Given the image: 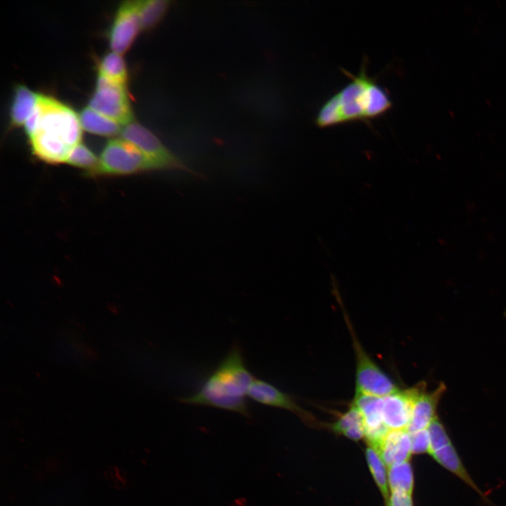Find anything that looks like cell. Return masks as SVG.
Segmentation results:
<instances>
[{
  "mask_svg": "<svg viewBox=\"0 0 506 506\" xmlns=\"http://www.w3.org/2000/svg\"><path fill=\"white\" fill-rule=\"evenodd\" d=\"M138 6L139 1H125L119 6L108 33L112 51L122 56L141 30Z\"/></svg>",
  "mask_w": 506,
  "mask_h": 506,
  "instance_id": "8",
  "label": "cell"
},
{
  "mask_svg": "<svg viewBox=\"0 0 506 506\" xmlns=\"http://www.w3.org/2000/svg\"><path fill=\"white\" fill-rule=\"evenodd\" d=\"M65 163L86 169V174H90L96 168L98 159L88 147L80 143L70 151Z\"/></svg>",
  "mask_w": 506,
  "mask_h": 506,
  "instance_id": "22",
  "label": "cell"
},
{
  "mask_svg": "<svg viewBox=\"0 0 506 506\" xmlns=\"http://www.w3.org/2000/svg\"><path fill=\"white\" fill-rule=\"evenodd\" d=\"M24 128L32 154L46 163H65L70 151L81 143L79 115L51 96L39 95Z\"/></svg>",
  "mask_w": 506,
  "mask_h": 506,
  "instance_id": "1",
  "label": "cell"
},
{
  "mask_svg": "<svg viewBox=\"0 0 506 506\" xmlns=\"http://www.w3.org/2000/svg\"><path fill=\"white\" fill-rule=\"evenodd\" d=\"M88 106L124 126L134 121L126 86L100 73Z\"/></svg>",
  "mask_w": 506,
  "mask_h": 506,
  "instance_id": "6",
  "label": "cell"
},
{
  "mask_svg": "<svg viewBox=\"0 0 506 506\" xmlns=\"http://www.w3.org/2000/svg\"><path fill=\"white\" fill-rule=\"evenodd\" d=\"M361 413L365 436L370 446L377 449L390 431L382 415V397L355 394L351 402Z\"/></svg>",
  "mask_w": 506,
  "mask_h": 506,
  "instance_id": "10",
  "label": "cell"
},
{
  "mask_svg": "<svg viewBox=\"0 0 506 506\" xmlns=\"http://www.w3.org/2000/svg\"><path fill=\"white\" fill-rule=\"evenodd\" d=\"M388 482L391 491H403L412 494L413 476L409 461L395 464L388 468Z\"/></svg>",
  "mask_w": 506,
  "mask_h": 506,
  "instance_id": "19",
  "label": "cell"
},
{
  "mask_svg": "<svg viewBox=\"0 0 506 506\" xmlns=\"http://www.w3.org/2000/svg\"><path fill=\"white\" fill-rule=\"evenodd\" d=\"M157 170L137 148L123 139L110 140L103 148L96 168L89 176H126Z\"/></svg>",
  "mask_w": 506,
  "mask_h": 506,
  "instance_id": "4",
  "label": "cell"
},
{
  "mask_svg": "<svg viewBox=\"0 0 506 506\" xmlns=\"http://www.w3.org/2000/svg\"><path fill=\"white\" fill-rule=\"evenodd\" d=\"M121 138L131 143L159 169L188 168L149 129L136 121L122 127Z\"/></svg>",
  "mask_w": 506,
  "mask_h": 506,
  "instance_id": "7",
  "label": "cell"
},
{
  "mask_svg": "<svg viewBox=\"0 0 506 506\" xmlns=\"http://www.w3.org/2000/svg\"><path fill=\"white\" fill-rule=\"evenodd\" d=\"M388 506H413L411 495L399 491H393L389 498Z\"/></svg>",
  "mask_w": 506,
  "mask_h": 506,
  "instance_id": "25",
  "label": "cell"
},
{
  "mask_svg": "<svg viewBox=\"0 0 506 506\" xmlns=\"http://www.w3.org/2000/svg\"><path fill=\"white\" fill-rule=\"evenodd\" d=\"M445 391V386L441 384L435 390L421 391L415 401L410 424L407 429L409 433L427 429L436 419V410L439 401Z\"/></svg>",
  "mask_w": 506,
  "mask_h": 506,
  "instance_id": "12",
  "label": "cell"
},
{
  "mask_svg": "<svg viewBox=\"0 0 506 506\" xmlns=\"http://www.w3.org/2000/svg\"><path fill=\"white\" fill-rule=\"evenodd\" d=\"M248 398L264 406L285 409L304 420L311 417L292 396L265 380L255 379L249 389Z\"/></svg>",
  "mask_w": 506,
  "mask_h": 506,
  "instance_id": "11",
  "label": "cell"
},
{
  "mask_svg": "<svg viewBox=\"0 0 506 506\" xmlns=\"http://www.w3.org/2000/svg\"><path fill=\"white\" fill-rule=\"evenodd\" d=\"M331 429L333 432L354 441L360 440L365 436L363 415L352 403L350 404L349 408L331 424Z\"/></svg>",
  "mask_w": 506,
  "mask_h": 506,
  "instance_id": "16",
  "label": "cell"
},
{
  "mask_svg": "<svg viewBox=\"0 0 506 506\" xmlns=\"http://www.w3.org/2000/svg\"><path fill=\"white\" fill-rule=\"evenodd\" d=\"M98 73L126 86L128 72L124 60L120 54L111 51L104 55L98 64Z\"/></svg>",
  "mask_w": 506,
  "mask_h": 506,
  "instance_id": "18",
  "label": "cell"
},
{
  "mask_svg": "<svg viewBox=\"0 0 506 506\" xmlns=\"http://www.w3.org/2000/svg\"><path fill=\"white\" fill-rule=\"evenodd\" d=\"M167 0L139 1L138 16L141 30L153 27L162 18L167 11Z\"/></svg>",
  "mask_w": 506,
  "mask_h": 506,
  "instance_id": "20",
  "label": "cell"
},
{
  "mask_svg": "<svg viewBox=\"0 0 506 506\" xmlns=\"http://www.w3.org/2000/svg\"><path fill=\"white\" fill-rule=\"evenodd\" d=\"M412 453L428 452L430 447V438L427 429L410 433Z\"/></svg>",
  "mask_w": 506,
  "mask_h": 506,
  "instance_id": "24",
  "label": "cell"
},
{
  "mask_svg": "<svg viewBox=\"0 0 506 506\" xmlns=\"http://www.w3.org/2000/svg\"><path fill=\"white\" fill-rule=\"evenodd\" d=\"M255 379L245 364L240 346L235 343L197 391L178 400L184 404L225 410L249 418L247 398Z\"/></svg>",
  "mask_w": 506,
  "mask_h": 506,
  "instance_id": "2",
  "label": "cell"
},
{
  "mask_svg": "<svg viewBox=\"0 0 506 506\" xmlns=\"http://www.w3.org/2000/svg\"><path fill=\"white\" fill-rule=\"evenodd\" d=\"M351 82L321 106L315 122L320 128L353 121H368L381 116L392 106L387 90L368 76L366 64L356 75L342 70Z\"/></svg>",
  "mask_w": 506,
  "mask_h": 506,
  "instance_id": "3",
  "label": "cell"
},
{
  "mask_svg": "<svg viewBox=\"0 0 506 506\" xmlns=\"http://www.w3.org/2000/svg\"><path fill=\"white\" fill-rule=\"evenodd\" d=\"M425 388L426 384L420 382L382 397L383 420L389 430H407L415 401Z\"/></svg>",
  "mask_w": 506,
  "mask_h": 506,
  "instance_id": "9",
  "label": "cell"
},
{
  "mask_svg": "<svg viewBox=\"0 0 506 506\" xmlns=\"http://www.w3.org/2000/svg\"><path fill=\"white\" fill-rule=\"evenodd\" d=\"M385 465L409 461L411 452V440L407 430H390L376 449Z\"/></svg>",
  "mask_w": 506,
  "mask_h": 506,
  "instance_id": "13",
  "label": "cell"
},
{
  "mask_svg": "<svg viewBox=\"0 0 506 506\" xmlns=\"http://www.w3.org/2000/svg\"><path fill=\"white\" fill-rule=\"evenodd\" d=\"M39 95L24 84L15 86L10 110V128L24 126L37 103Z\"/></svg>",
  "mask_w": 506,
  "mask_h": 506,
  "instance_id": "14",
  "label": "cell"
},
{
  "mask_svg": "<svg viewBox=\"0 0 506 506\" xmlns=\"http://www.w3.org/2000/svg\"><path fill=\"white\" fill-rule=\"evenodd\" d=\"M82 129L101 136H114L120 134L122 125L96 112L89 106L82 109L79 115Z\"/></svg>",
  "mask_w": 506,
  "mask_h": 506,
  "instance_id": "15",
  "label": "cell"
},
{
  "mask_svg": "<svg viewBox=\"0 0 506 506\" xmlns=\"http://www.w3.org/2000/svg\"><path fill=\"white\" fill-rule=\"evenodd\" d=\"M367 462L372 475L377 484L384 498L387 500L388 493V474L387 467L380 457L379 452L373 447L369 446L366 450Z\"/></svg>",
  "mask_w": 506,
  "mask_h": 506,
  "instance_id": "21",
  "label": "cell"
},
{
  "mask_svg": "<svg viewBox=\"0 0 506 506\" xmlns=\"http://www.w3.org/2000/svg\"><path fill=\"white\" fill-rule=\"evenodd\" d=\"M427 430L430 438L429 454L451 443L443 426L437 418L431 423Z\"/></svg>",
  "mask_w": 506,
  "mask_h": 506,
  "instance_id": "23",
  "label": "cell"
},
{
  "mask_svg": "<svg viewBox=\"0 0 506 506\" xmlns=\"http://www.w3.org/2000/svg\"><path fill=\"white\" fill-rule=\"evenodd\" d=\"M430 455L443 467L454 473L466 484L482 495L481 492L468 474L451 443L432 452Z\"/></svg>",
  "mask_w": 506,
  "mask_h": 506,
  "instance_id": "17",
  "label": "cell"
},
{
  "mask_svg": "<svg viewBox=\"0 0 506 506\" xmlns=\"http://www.w3.org/2000/svg\"><path fill=\"white\" fill-rule=\"evenodd\" d=\"M342 308L355 353V394L383 397L398 391L399 389L396 383L365 351L356 335L345 309L342 306Z\"/></svg>",
  "mask_w": 506,
  "mask_h": 506,
  "instance_id": "5",
  "label": "cell"
}]
</instances>
